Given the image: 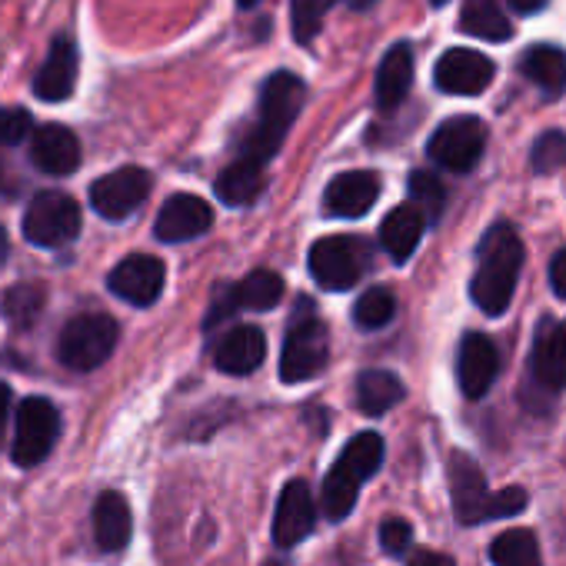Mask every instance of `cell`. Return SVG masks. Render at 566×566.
I'll return each instance as SVG.
<instances>
[{
	"mask_svg": "<svg viewBox=\"0 0 566 566\" xmlns=\"http://www.w3.org/2000/svg\"><path fill=\"white\" fill-rule=\"evenodd\" d=\"M523 270V240L510 223H493L480 240V263L470 283V297L486 317L506 314Z\"/></svg>",
	"mask_w": 566,
	"mask_h": 566,
	"instance_id": "obj_1",
	"label": "cell"
},
{
	"mask_svg": "<svg viewBox=\"0 0 566 566\" xmlns=\"http://www.w3.org/2000/svg\"><path fill=\"white\" fill-rule=\"evenodd\" d=\"M307 97V84L291 74V71H276L263 81L260 87V101H256V120L243 137L240 157L266 164L270 157H276L283 137H287L291 124L297 120L301 107Z\"/></svg>",
	"mask_w": 566,
	"mask_h": 566,
	"instance_id": "obj_2",
	"label": "cell"
},
{
	"mask_svg": "<svg viewBox=\"0 0 566 566\" xmlns=\"http://www.w3.org/2000/svg\"><path fill=\"white\" fill-rule=\"evenodd\" d=\"M447 473H450V493H453L457 520L467 523V526L516 516V513L526 510V490H520V486L490 490L480 463L470 453L453 450L450 460H447Z\"/></svg>",
	"mask_w": 566,
	"mask_h": 566,
	"instance_id": "obj_3",
	"label": "cell"
},
{
	"mask_svg": "<svg viewBox=\"0 0 566 566\" xmlns=\"http://www.w3.org/2000/svg\"><path fill=\"white\" fill-rule=\"evenodd\" d=\"M384 463V437L367 430L360 437H354L337 463L327 470L324 476V490H321V510L331 523H340L350 516V510L357 506L360 486L367 483V476H374Z\"/></svg>",
	"mask_w": 566,
	"mask_h": 566,
	"instance_id": "obj_4",
	"label": "cell"
},
{
	"mask_svg": "<svg viewBox=\"0 0 566 566\" xmlns=\"http://www.w3.org/2000/svg\"><path fill=\"white\" fill-rule=\"evenodd\" d=\"M331 360V331L327 324L314 314L311 301H301L294 311L287 340L280 350V380L283 384H304L314 380Z\"/></svg>",
	"mask_w": 566,
	"mask_h": 566,
	"instance_id": "obj_5",
	"label": "cell"
},
{
	"mask_svg": "<svg viewBox=\"0 0 566 566\" xmlns=\"http://www.w3.org/2000/svg\"><path fill=\"white\" fill-rule=\"evenodd\" d=\"M311 276L317 280V287L324 291H350L354 283H360V276L370 270L374 260V247L364 237H347V233H334V237H321L311 247Z\"/></svg>",
	"mask_w": 566,
	"mask_h": 566,
	"instance_id": "obj_6",
	"label": "cell"
},
{
	"mask_svg": "<svg viewBox=\"0 0 566 566\" xmlns=\"http://www.w3.org/2000/svg\"><path fill=\"white\" fill-rule=\"evenodd\" d=\"M117 321L107 314H81L64 324L57 340V357L67 370L87 374L97 370L117 347Z\"/></svg>",
	"mask_w": 566,
	"mask_h": 566,
	"instance_id": "obj_7",
	"label": "cell"
},
{
	"mask_svg": "<svg viewBox=\"0 0 566 566\" xmlns=\"http://www.w3.org/2000/svg\"><path fill=\"white\" fill-rule=\"evenodd\" d=\"M81 233V207L64 190L38 193L24 210V237L34 247H64Z\"/></svg>",
	"mask_w": 566,
	"mask_h": 566,
	"instance_id": "obj_8",
	"label": "cell"
},
{
	"mask_svg": "<svg viewBox=\"0 0 566 566\" xmlns=\"http://www.w3.org/2000/svg\"><path fill=\"white\" fill-rule=\"evenodd\" d=\"M483 147H486V127H483V120L463 114V117L443 120L433 130V137L427 144V154H430L433 164H440V167H447L453 174H470L480 164Z\"/></svg>",
	"mask_w": 566,
	"mask_h": 566,
	"instance_id": "obj_9",
	"label": "cell"
},
{
	"mask_svg": "<svg viewBox=\"0 0 566 566\" xmlns=\"http://www.w3.org/2000/svg\"><path fill=\"white\" fill-rule=\"evenodd\" d=\"M61 437V413L48 397H28L18 407V427H14V463L18 467H38Z\"/></svg>",
	"mask_w": 566,
	"mask_h": 566,
	"instance_id": "obj_10",
	"label": "cell"
},
{
	"mask_svg": "<svg viewBox=\"0 0 566 566\" xmlns=\"http://www.w3.org/2000/svg\"><path fill=\"white\" fill-rule=\"evenodd\" d=\"M530 387H536L539 403H549L566 387V321L546 317L536 327L530 354Z\"/></svg>",
	"mask_w": 566,
	"mask_h": 566,
	"instance_id": "obj_11",
	"label": "cell"
},
{
	"mask_svg": "<svg viewBox=\"0 0 566 566\" xmlns=\"http://www.w3.org/2000/svg\"><path fill=\"white\" fill-rule=\"evenodd\" d=\"M280 297H283V276L276 270H253L213 297L207 327L223 324L237 311H273L280 304Z\"/></svg>",
	"mask_w": 566,
	"mask_h": 566,
	"instance_id": "obj_12",
	"label": "cell"
},
{
	"mask_svg": "<svg viewBox=\"0 0 566 566\" xmlns=\"http://www.w3.org/2000/svg\"><path fill=\"white\" fill-rule=\"evenodd\" d=\"M150 193V174L144 167H120L91 187V207L104 220H124L130 217Z\"/></svg>",
	"mask_w": 566,
	"mask_h": 566,
	"instance_id": "obj_13",
	"label": "cell"
},
{
	"mask_svg": "<svg viewBox=\"0 0 566 566\" xmlns=\"http://www.w3.org/2000/svg\"><path fill=\"white\" fill-rule=\"evenodd\" d=\"M164 283H167V266H164V260H157L150 253H134V256L120 260L107 276V287L134 307L157 304V297L164 294Z\"/></svg>",
	"mask_w": 566,
	"mask_h": 566,
	"instance_id": "obj_14",
	"label": "cell"
},
{
	"mask_svg": "<svg viewBox=\"0 0 566 566\" xmlns=\"http://www.w3.org/2000/svg\"><path fill=\"white\" fill-rule=\"evenodd\" d=\"M493 61L483 57L480 51H470V48H453L447 51L440 61H437V87L447 91V94H457V97H473V94H483L490 84H493Z\"/></svg>",
	"mask_w": 566,
	"mask_h": 566,
	"instance_id": "obj_15",
	"label": "cell"
},
{
	"mask_svg": "<svg viewBox=\"0 0 566 566\" xmlns=\"http://www.w3.org/2000/svg\"><path fill=\"white\" fill-rule=\"evenodd\" d=\"M317 523V503L314 493L304 480H287L276 500V516H273V539L276 546H297L301 539L311 536Z\"/></svg>",
	"mask_w": 566,
	"mask_h": 566,
	"instance_id": "obj_16",
	"label": "cell"
},
{
	"mask_svg": "<svg viewBox=\"0 0 566 566\" xmlns=\"http://www.w3.org/2000/svg\"><path fill=\"white\" fill-rule=\"evenodd\" d=\"M496 374H500L496 344L486 334H467L457 350V380H460L463 397L480 400L483 394H490Z\"/></svg>",
	"mask_w": 566,
	"mask_h": 566,
	"instance_id": "obj_17",
	"label": "cell"
},
{
	"mask_svg": "<svg viewBox=\"0 0 566 566\" xmlns=\"http://www.w3.org/2000/svg\"><path fill=\"white\" fill-rule=\"evenodd\" d=\"M210 223H213V210H210L207 200H200L193 193H174L160 207L154 233L164 243H184V240H193V237L207 233Z\"/></svg>",
	"mask_w": 566,
	"mask_h": 566,
	"instance_id": "obj_18",
	"label": "cell"
},
{
	"mask_svg": "<svg viewBox=\"0 0 566 566\" xmlns=\"http://www.w3.org/2000/svg\"><path fill=\"white\" fill-rule=\"evenodd\" d=\"M77 44L67 38V34H57L54 44H51V54L48 61L41 64L38 77H34V94L48 104H61L74 94L77 87Z\"/></svg>",
	"mask_w": 566,
	"mask_h": 566,
	"instance_id": "obj_19",
	"label": "cell"
},
{
	"mask_svg": "<svg viewBox=\"0 0 566 566\" xmlns=\"http://www.w3.org/2000/svg\"><path fill=\"white\" fill-rule=\"evenodd\" d=\"M31 164L51 177H67L81 167V140L61 124H44L31 140Z\"/></svg>",
	"mask_w": 566,
	"mask_h": 566,
	"instance_id": "obj_20",
	"label": "cell"
},
{
	"mask_svg": "<svg viewBox=\"0 0 566 566\" xmlns=\"http://www.w3.org/2000/svg\"><path fill=\"white\" fill-rule=\"evenodd\" d=\"M380 197V177L374 170H350V174H340L327 184V193H324V210L331 217H364Z\"/></svg>",
	"mask_w": 566,
	"mask_h": 566,
	"instance_id": "obj_21",
	"label": "cell"
},
{
	"mask_svg": "<svg viewBox=\"0 0 566 566\" xmlns=\"http://www.w3.org/2000/svg\"><path fill=\"white\" fill-rule=\"evenodd\" d=\"M266 357V337L260 327L240 324L230 334H223L213 347V367L230 377H247L253 374Z\"/></svg>",
	"mask_w": 566,
	"mask_h": 566,
	"instance_id": "obj_22",
	"label": "cell"
},
{
	"mask_svg": "<svg viewBox=\"0 0 566 566\" xmlns=\"http://www.w3.org/2000/svg\"><path fill=\"white\" fill-rule=\"evenodd\" d=\"M130 533H134L130 503L117 490L101 493L94 503V539H97V546L104 553H117L130 543Z\"/></svg>",
	"mask_w": 566,
	"mask_h": 566,
	"instance_id": "obj_23",
	"label": "cell"
},
{
	"mask_svg": "<svg viewBox=\"0 0 566 566\" xmlns=\"http://www.w3.org/2000/svg\"><path fill=\"white\" fill-rule=\"evenodd\" d=\"M423 230H427V217L413 203L394 207L380 223V247L387 250V256L394 263H407L413 256Z\"/></svg>",
	"mask_w": 566,
	"mask_h": 566,
	"instance_id": "obj_24",
	"label": "cell"
},
{
	"mask_svg": "<svg viewBox=\"0 0 566 566\" xmlns=\"http://www.w3.org/2000/svg\"><path fill=\"white\" fill-rule=\"evenodd\" d=\"M413 84V51L410 44H394L377 71V107L380 111H397L403 97L410 94Z\"/></svg>",
	"mask_w": 566,
	"mask_h": 566,
	"instance_id": "obj_25",
	"label": "cell"
},
{
	"mask_svg": "<svg viewBox=\"0 0 566 566\" xmlns=\"http://www.w3.org/2000/svg\"><path fill=\"white\" fill-rule=\"evenodd\" d=\"M520 71L530 84H536L546 97H559L566 87V54L549 44H536L520 57Z\"/></svg>",
	"mask_w": 566,
	"mask_h": 566,
	"instance_id": "obj_26",
	"label": "cell"
},
{
	"mask_svg": "<svg viewBox=\"0 0 566 566\" xmlns=\"http://www.w3.org/2000/svg\"><path fill=\"white\" fill-rule=\"evenodd\" d=\"M217 197L227 203V207H247L253 203L260 193H263V164L256 160H247V157H237L213 184Z\"/></svg>",
	"mask_w": 566,
	"mask_h": 566,
	"instance_id": "obj_27",
	"label": "cell"
},
{
	"mask_svg": "<svg viewBox=\"0 0 566 566\" xmlns=\"http://www.w3.org/2000/svg\"><path fill=\"white\" fill-rule=\"evenodd\" d=\"M403 397H407V387L390 370H364L357 377V407L367 417L390 413Z\"/></svg>",
	"mask_w": 566,
	"mask_h": 566,
	"instance_id": "obj_28",
	"label": "cell"
},
{
	"mask_svg": "<svg viewBox=\"0 0 566 566\" xmlns=\"http://www.w3.org/2000/svg\"><path fill=\"white\" fill-rule=\"evenodd\" d=\"M460 31L470 38H480V41H510L513 38V24H510L500 0H463Z\"/></svg>",
	"mask_w": 566,
	"mask_h": 566,
	"instance_id": "obj_29",
	"label": "cell"
},
{
	"mask_svg": "<svg viewBox=\"0 0 566 566\" xmlns=\"http://www.w3.org/2000/svg\"><path fill=\"white\" fill-rule=\"evenodd\" d=\"M496 566H539V543L530 530H506L490 543Z\"/></svg>",
	"mask_w": 566,
	"mask_h": 566,
	"instance_id": "obj_30",
	"label": "cell"
},
{
	"mask_svg": "<svg viewBox=\"0 0 566 566\" xmlns=\"http://www.w3.org/2000/svg\"><path fill=\"white\" fill-rule=\"evenodd\" d=\"M44 307H48V291L41 283H18V287H11L4 297V317L21 331L34 327L38 317L44 314Z\"/></svg>",
	"mask_w": 566,
	"mask_h": 566,
	"instance_id": "obj_31",
	"label": "cell"
},
{
	"mask_svg": "<svg viewBox=\"0 0 566 566\" xmlns=\"http://www.w3.org/2000/svg\"><path fill=\"white\" fill-rule=\"evenodd\" d=\"M394 314H397V301L387 287H370L354 304V324L360 331H380L394 321Z\"/></svg>",
	"mask_w": 566,
	"mask_h": 566,
	"instance_id": "obj_32",
	"label": "cell"
},
{
	"mask_svg": "<svg viewBox=\"0 0 566 566\" xmlns=\"http://www.w3.org/2000/svg\"><path fill=\"white\" fill-rule=\"evenodd\" d=\"M410 203L427 220H437L443 213V203H447V190H443L440 177L430 174V170H413L410 174Z\"/></svg>",
	"mask_w": 566,
	"mask_h": 566,
	"instance_id": "obj_33",
	"label": "cell"
},
{
	"mask_svg": "<svg viewBox=\"0 0 566 566\" xmlns=\"http://www.w3.org/2000/svg\"><path fill=\"white\" fill-rule=\"evenodd\" d=\"M337 4V0H291L294 11V38L297 44H311L321 28H324V14Z\"/></svg>",
	"mask_w": 566,
	"mask_h": 566,
	"instance_id": "obj_34",
	"label": "cell"
},
{
	"mask_svg": "<svg viewBox=\"0 0 566 566\" xmlns=\"http://www.w3.org/2000/svg\"><path fill=\"white\" fill-rule=\"evenodd\" d=\"M566 167V134L563 130H546L533 144V170L536 174H556Z\"/></svg>",
	"mask_w": 566,
	"mask_h": 566,
	"instance_id": "obj_35",
	"label": "cell"
},
{
	"mask_svg": "<svg viewBox=\"0 0 566 566\" xmlns=\"http://www.w3.org/2000/svg\"><path fill=\"white\" fill-rule=\"evenodd\" d=\"M31 124L24 107H0V147H18L31 134Z\"/></svg>",
	"mask_w": 566,
	"mask_h": 566,
	"instance_id": "obj_36",
	"label": "cell"
},
{
	"mask_svg": "<svg viewBox=\"0 0 566 566\" xmlns=\"http://www.w3.org/2000/svg\"><path fill=\"white\" fill-rule=\"evenodd\" d=\"M413 543V526L407 520H384L380 523V546L390 553V556H403Z\"/></svg>",
	"mask_w": 566,
	"mask_h": 566,
	"instance_id": "obj_37",
	"label": "cell"
},
{
	"mask_svg": "<svg viewBox=\"0 0 566 566\" xmlns=\"http://www.w3.org/2000/svg\"><path fill=\"white\" fill-rule=\"evenodd\" d=\"M549 287L556 297L566 301V250H556V256L549 263Z\"/></svg>",
	"mask_w": 566,
	"mask_h": 566,
	"instance_id": "obj_38",
	"label": "cell"
},
{
	"mask_svg": "<svg viewBox=\"0 0 566 566\" xmlns=\"http://www.w3.org/2000/svg\"><path fill=\"white\" fill-rule=\"evenodd\" d=\"M407 566H457L447 553H433V549H420V553H413L410 556V563Z\"/></svg>",
	"mask_w": 566,
	"mask_h": 566,
	"instance_id": "obj_39",
	"label": "cell"
},
{
	"mask_svg": "<svg viewBox=\"0 0 566 566\" xmlns=\"http://www.w3.org/2000/svg\"><path fill=\"white\" fill-rule=\"evenodd\" d=\"M8 413H11V387H8V384H0V440H4Z\"/></svg>",
	"mask_w": 566,
	"mask_h": 566,
	"instance_id": "obj_40",
	"label": "cell"
},
{
	"mask_svg": "<svg viewBox=\"0 0 566 566\" xmlns=\"http://www.w3.org/2000/svg\"><path fill=\"white\" fill-rule=\"evenodd\" d=\"M510 8L520 11V14H536L546 8V0H510Z\"/></svg>",
	"mask_w": 566,
	"mask_h": 566,
	"instance_id": "obj_41",
	"label": "cell"
},
{
	"mask_svg": "<svg viewBox=\"0 0 566 566\" xmlns=\"http://www.w3.org/2000/svg\"><path fill=\"white\" fill-rule=\"evenodd\" d=\"M370 4H377V0H350V8H354V11H367Z\"/></svg>",
	"mask_w": 566,
	"mask_h": 566,
	"instance_id": "obj_42",
	"label": "cell"
},
{
	"mask_svg": "<svg viewBox=\"0 0 566 566\" xmlns=\"http://www.w3.org/2000/svg\"><path fill=\"white\" fill-rule=\"evenodd\" d=\"M240 8H253V4H260V0H237Z\"/></svg>",
	"mask_w": 566,
	"mask_h": 566,
	"instance_id": "obj_43",
	"label": "cell"
},
{
	"mask_svg": "<svg viewBox=\"0 0 566 566\" xmlns=\"http://www.w3.org/2000/svg\"><path fill=\"white\" fill-rule=\"evenodd\" d=\"M4 253H8V247H4V233H0V260H4Z\"/></svg>",
	"mask_w": 566,
	"mask_h": 566,
	"instance_id": "obj_44",
	"label": "cell"
},
{
	"mask_svg": "<svg viewBox=\"0 0 566 566\" xmlns=\"http://www.w3.org/2000/svg\"><path fill=\"white\" fill-rule=\"evenodd\" d=\"M0 190H4V164H0Z\"/></svg>",
	"mask_w": 566,
	"mask_h": 566,
	"instance_id": "obj_45",
	"label": "cell"
},
{
	"mask_svg": "<svg viewBox=\"0 0 566 566\" xmlns=\"http://www.w3.org/2000/svg\"><path fill=\"white\" fill-rule=\"evenodd\" d=\"M430 4H437V8H443V4H447V0H430Z\"/></svg>",
	"mask_w": 566,
	"mask_h": 566,
	"instance_id": "obj_46",
	"label": "cell"
},
{
	"mask_svg": "<svg viewBox=\"0 0 566 566\" xmlns=\"http://www.w3.org/2000/svg\"><path fill=\"white\" fill-rule=\"evenodd\" d=\"M263 566H283V563H276V559H270V563H263Z\"/></svg>",
	"mask_w": 566,
	"mask_h": 566,
	"instance_id": "obj_47",
	"label": "cell"
}]
</instances>
